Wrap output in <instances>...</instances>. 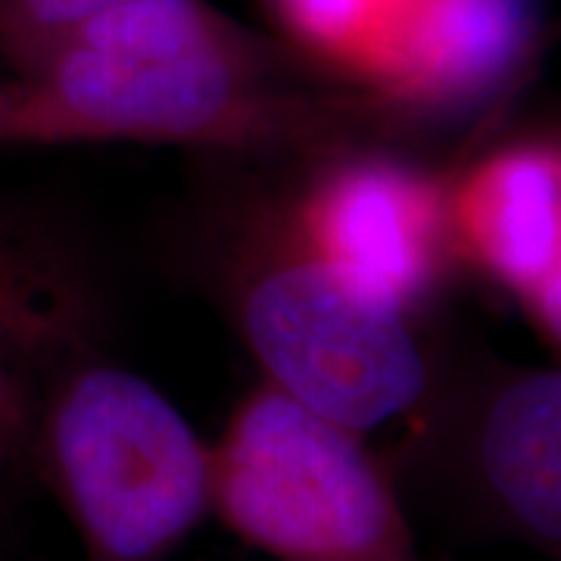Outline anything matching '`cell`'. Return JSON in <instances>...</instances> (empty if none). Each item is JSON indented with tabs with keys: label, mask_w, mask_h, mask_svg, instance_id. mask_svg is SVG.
Here are the masks:
<instances>
[{
	"label": "cell",
	"mask_w": 561,
	"mask_h": 561,
	"mask_svg": "<svg viewBox=\"0 0 561 561\" xmlns=\"http://www.w3.org/2000/svg\"><path fill=\"white\" fill-rule=\"evenodd\" d=\"M542 0H400L362 84L390 119H459L524 79Z\"/></svg>",
	"instance_id": "cell-8"
},
{
	"label": "cell",
	"mask_w": 561,
	"mask_h": 561,
	"mask_svg": "<svg viewBox=\"0 0 561 561\" xmlns=\"http://www.w3.org/2000/svg\"><path fill=\"white\" fill-rule=\"evenodd\" d=\"M209 512L275 561H421L365 434L262 381L209 446Z\"/></svg>",
	"instance_id": "cell-3"
},
{
	"label": "cell",
	"mask_w": 561,
	"mask_h": 561,
	"mask_svg": "<svg viewBox=\"0 0 561 561\" xmlns=\"http://www.w3.org/2000/svg\"><path fill=\"white\" fill-rule=\"evenodd\" d=\"M431 437L443 478L471 522L559 561L561 375L556 365L490 368L474 393H461Z\"/></svg>",
	"instance_id": "cell-6"
},
{
	"label": "cell",
	"mask_w": 561,
	"mask_h": 561,
	"mask_svg": "<svg viewBox=\"0 0 561 561\" xmlns=\"http://www.w3.org/2000/svg\"><path fill=\"white\" fill-rule=\"evenodd\" d=\"M284 219L353 290L415 321L461 265L449 175L375 147L324 150Z\"/></svg>",
	"instance_id": "cell-5"
},
{
	"label": "cell",
	"mask_w": 561,
	"mask_h": 561,
	"mask_svg": "<svg viewBox=\"0 0 561 561\" xmlns=\"http://www.w3.org/2000/svg\"><path fill=\"white\" fill-rule=\"evenodd\" d=\"M62 144H98V140L84 125L66 116L35 84L0 76V147H62Z\"/></svg>",
	"instance_id": "cell-12"
},
{
	"label": "cell",
	"mask_w": 561,
	"mask_h": 561,
	"mask_svg": "<svg viewBox=\"0 0 561 561\" xmlns=\"http://www.w3.org/2000/svg\"><path fill=\"white\" fill-rule=\"evenodd\" d=\"M300 57L209 0H125L76 28L28 84L98 144L331 150L390 122L368 88L334 91Z\"/></svg>",
	"instance_id": "cell-1"
},
{
	"label": "cell",
	"mask_w": 561,
	"mask_h": 561,
	"mask_svg": "<svg viewBox=\"0 0 561 561\" xmlns=\"http://www.w3.org/2000/svg\"><path fill=\"white\" fill-rule=\"evenodd\" d=\"M397 3L400 0H272L284 35L300 54L359 81Z\"/></svg>",
	"instance_id": "cell-10"
},
{
	"label": "cell",
	"mask_w": 561,
	"mask_h": 561,
	"mask_svg": "<svg viewBox=\"0 0 561 561\" xmlns=\"http://www.w3.org/2000/svg\"><path fill=\"white\" fill-rule=\"evenodd\" d=\"M449 225L461 265L522 309L542 343L561 341V144L534 131L449 175Z\"/></svg>",
	"instance_id": "cell-9"
},
{
	"label": "cell",
	"mask_w": 561,
	"mask_h": 561,
	"mask_svg": "<svg viewBox=\"0 0 561 561\" xmlns=\"http://www.w3.org/2000/svg\"><path fill=\"white\" fill-rule=\"evenodd\" d=\"M125 0H0V76L28 81L76 28Z\"/></svg>",
	"instance_id": "cell-11"
},
{
	"label": "cell",
	"mask_w": 561,
	"mask_h": 561,
	"mask_svg": "<svg viewBox=\"0 0 561 561\" xmlns=\"http://www.w3.org/2000/svg\"><path fill=\"white\" fill-rule=\"evenodd\" d=\"M28 456L91 561H162L209 515V443L157 383L101 359L62 368Z\"/></svg>",
	"instance_id": "cell-2"
},
{
	"label": "cell",
	"mask_w": 561,
	"mask_h": 561,
	"mask_svg": "<svg viewBox=\"0 0 561 561\" xmlns=\"http://www.w3.org/2000/svg\"><path fill=\"white\" fill-rule=\"evenodd\" d=\"M231 316L265 383L350 431L368 434L431 397L419 321L337 278L297 241L284 209L243 247Z\"/></svg>",
	"instance_id": "cell-4"
},
{
	"label": "cell",
	"mask_w": 561,
	"mask_h": 561,
	"mask_svg": "<svg viewBox=\"0 0 561 561\" xmlns=\"http://www.w3.org/2000/svg\"><path fill=\"white\" fill-rule=\"evenodd\" d=\"M101 284L76 238L0 197V486L28 456L32 424L62 368L98 353Z\"/></svg>",
	"instance_id": "cell-7"
}]
</instances>
